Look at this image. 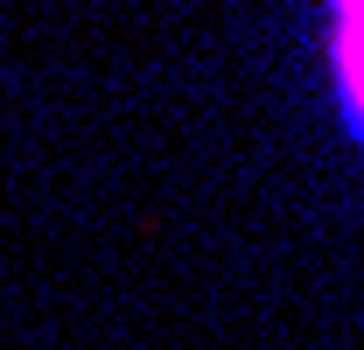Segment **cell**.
Listing matches in <instances>:
<instances>
[{
  "mask_svg": "<svg viewBox=\"0 0 364 350\" xmlns=\"http://www.w3.org/2000/svg\"><path fill=\"white\" fill-rule=\"evenodd\" d=\"M343 85H350V105L364 112V0H343Z\"/></svg>",
  "mask_w": 364,
  "mask_h": 350,
  "instance_id": "obj_1",
  "label": "cell"
}]
</instances>
